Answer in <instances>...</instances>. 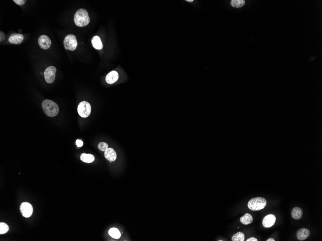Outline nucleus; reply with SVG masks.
<instances>
[{"label":"nucleus","mask_w":322,"mask_h":241,"mask_svg":"<svg viewBox=\"0 0 322 241\" xmlns=\"http://www.w3.org/2000/svg\"><path fill=\"white\" fill-rule=\"evenodd\" d=\"M245 236L244 233L242 232H238L233 236L232 241H244L245 240Z\"/></svg>","instance_id":"aec40b11"},{"label":"nucleus","mask_w":322,"mask_h":241,"mask_svg":"<svg viewBox=\"0 0 322 241\" xmlns=\"http://www.w3.org/2000/svg\"><path fill=\"white\" fill-rule=\"evenodd\" d=\"M310 234L311 232L309 230L305 228H302L298 231L296 236L298 240L303 241L310 236Z\"/></svg>","instance_id":"9b49d317"},{"label":"nucleus","mask_w":322,"mask_h":241,"mask_svg":"<svg viewBox=\"0 0 322 241\" xmlns=\"http://www.w3.org/2000/svg\"><path fill=\"white\" fill-rule=\"evenodd\" d=\"M13 2L19 6H22V5H24L26 2V1L25 0H14Z\"/></svg>","instance_id":"5701e85b"},{"label":"nucleus","mask_w":322,"mask_h":241,"mask_svg":"<svg viewBox=\"0 0 322 241\" xmlns=\"http://www.w3.org/2000/svg\"><path fill=\"white\" fill-rule=\"evenodd\" d=\"M119 78V75L117 72L112 71L106 76V81L109 84L114 83L117 82Z\"/></svg>","instance_id":"ddd939ff"},{"label":"nucleus","mask_w":322,"mask_h":241,"mask_svg":"<svg viewBox=\"0 0 322 241\" xmlns=\"http://www.w3.org/2000/svg\"><path fill=\"white\" fill-rule=\"evenodd\" d=\"M80 159L82 161L86 163H90L95 160V157L94 155L87 154H82L80 155Z\"/></svg>","instance_id":"f3484780"},{"label":"nucleus","mask_w":322,"mask_h":241,"mask_svg":"<svg viewBox=\"0 0 322 241\" xmlns=\"http://www.w3.org/2000/svg\"><path fill=\"white\" fill-rule=\"evenodd\" d=\"M104 155L105 158L108 160L110 162L114 161L117 158L116 153L114 149L111 148H108L107 150L105 151Z\"/></svg>","instance_id":"f8f14e48"},{"label":"nucleus","mask_w":322,"mask_h":241,"mask_svg":"<svg viewBox=\"0 0 322 241\" xmlns=\"http://www.w3.org/2000/svg\"><path fill=\"white\" fill-rule=\"evenodd\" d=\"M276 221V217L273 214H269L264 218L262 221V224L265 228H270L272 227Z\"/></svg>","instance_id":"1a4fd4ad"},{"label":"nucleus","mask_w":322,"mask_h":241,"mask_svg":"<svg viewBox=\"0 0 322 241\" xmlns=\"http://www.w3.org/2000/svg\"><path fill=\"white\" fill-rule=\"evenodd\" d=\"M267 205V201L263 197H255L248 202V208L253 211H258L265 208Z\"/></svg>","instance_id":"7ed1b4c3"},{"label":"nucleus","mask_w":322,"mask_h":241,"mask_svg":"<svg viewBox=\"0 0 322 241\" xmlns=\"http://www.w3.org/2000/svg\"><path fill=\"white\" fill-rule=\"evenodd\" d=\"M23 40L24 36L22 34L13 33L9 37L8 41L12 44H20Z\"/></svg>","instance_id":"9d476101"},{"label":"nucleus","mask_w":322,"mask_h":241,"mask_svg":"<svg viewBox=\"0 0 322 241\" xmlns=\"http://www.w3.org/2000/svg\"><path fill=\"white\" fill-rule=\"evenodd\" d=\"M303 215V211L302 209L299 207H295L292 210L291 212V216L294 219H301Z\"/></svg>","instance_id":"4468645a"},{"label":"nucleus","mask_w":322,"mask_h":241,"mask_svg":"<svg viewBox=\"0 0 322 241\" xmlns=\"http://www.w3.org/2000/svg\"><path fill=\"white\" fill-rule=\"evenodd\" d=\"M109 234L110 236L114 239H119L121 237V233L116 228H113L109 229Z\"/></svg>","instance_id":"a211bd4d"},{"label":"nucleus","mask_w":322,"mask_h":241,"mask_svg":"<svg viewBox=\"0 0 322 241\" xmlns=\"http://www.w3.org/2000/svg\"><path fill=\"white\" fill-rule=\"evenodd\" d=\"M90 19L87 10L80 9L76 11L74 16V22L75 25L79 27L86 26L89 24Z\"/></svg>","instance_id":"f257e3e1"},{"label":"nucleus","mask_w":322,"mask_h":241,"mask_svg":"<svg viewBox=\"0 0 322 241\" xmlns=\"http://www.w3.org/2000/svg\"><path fill=\"white\" fill-rule=\"evenodd\" d=\"M78 113L82 118H87L90 114L91 106L89 102L86 101L80 102L78 106Z\"/></svg>","instance_id":"39448f33"},{"label":"nucleus","mask_w":322,"mask_h":241,"mask_svg":"<svg viewBox=\"0 0 322 241\" xmlns=\"http://www.w3.org/2000/svg\"><path fill=\"white\" fill-rule=\"evenodd\" d=\"M20 210L22 216L25 218H29L32 215L33 207L29 203H22L20 205Z\"/></svg>","instance_id":"0eeeda50"},{"label":"nucleus","mask_w":322,"mask_h":241,"mask_svg":"<svg viewBox=\"0 0 322 241\" xmlns=\"http://www.w3.org/2000/svg\"><path fill=\"white\" fill-rule=\"evenodd\" d=\"M187 2H192L193 1V0H187Z\"/></svg>","instance_id":"cd10ccee"},{"label":"nucleus","mask_w":322,"mask_h":241,"mask_svg":"<svg viewBox=\"0 0 322 241\" xmlns=\"http://www.w3.org/2000/svg\"><path fill=\"white\" fill-rule=\"evenodd\" d=\"M38 44L43 49H48L51 46V41L47 36L45 35H41L38 39Z\"/></svg>","instance_id":"6e6552de"},{"label":"nucleus","mask_w":322,"mask_h":241,"mask_svg":"<svg viewBox=\"0 0 322 241\" xmlns=\"http://www.w3.org/2000/svg\"><path fill=\"white\" fill-rule=\"evenodd\" d=\"M92 44L93 47L97 50H101L102 49L103 44L101 41V38L99 36H95L92 39Z\"/></svg>","instance_id":"2eb2a0df"},{"label":"nucleus","mask_w":322,"mask_h":241,"mask_svg":"<svg viewBox=\"0 0 322 241\" xmlns=\"http://www.w3.org/2000/svg\"><path fill=\"white\" fill-rule=\"evenodd\" d=\"M56 69L54 66H50L45 70L44 72V78L48 83H52L56 78Z\"/></svg>","instance_id":"423d86ee"},{"label":"nucleus","mask_w":322,"mask_h":241,"mask_svg":"<svg viewBox=\"0 0 322 241\" xmlns=\"http://www.w3.org/2000/svg\"><path fill=\"white\" fill-rule=\"evenodd\" d=\"M246 1L244 0H232L231 1V6L235 8H240L243 7Z\"/></svg>","instance_id":"6ab92c4d"},{"label":"nucleus","mask_w":322,"mask_h":241,"mask_svg":"<svg viewBox=\"0 0 322 241\" xmlns=\"http://www.w3.org/2000/svg\"><path fill=\"white\" fill-rule=\"evenodd\" d=\"M98 148L99 150L103 151V152H105L107 149L108 148V145L105 143H100L98 144Z\"/></svg>","instance_id":"4be33fe9"},{"label":"nucleus","mask_w":322,"mask_h":241,"mask_svg":"<svg viewBox=\"0 0 322 241\" xmlns=\"http://www.w3.org/2000/svg\"><path fill=\"white\" fill-rule=\"evenodd\" d=\"M76 145L78 147H82L83 146L84 143H83V141H81V140H76Z\"/></svg>","instance_id":"b1692460"},{"label":"nucleus","mask_w":322,"mask_h":241,"mask_svg":"<svg viewBox=\"0 0 322 241\" xmlns=\"http://www.w3.org/2000/svg\"><path fill=\"white\" fill-rule=\"evenodd\" d=\"M0 34H1V38H0V41H1V42H2V40H3V39H4V38H5V34H4V33H3V32H2V31H1V33H0Z\"/></svg>","instance_id":"393cba45"},{"label":"nucleus","mask_w":322,"mask_h":241,"mask_svg":"<svg viewBox=\"0 0 322 241\" xmlns=\"http://www.w3.org/2000/svg\"><path fill=\"white\" fill-rule=\"evenodd\" d=\"M63 42L66 50L74 51L77 47V41L75 36L73 34H69L65 37Z\"/></svg>","instance_id":"20e7f679"},{"label":"nucleus","mask_w":322,"mask_h":241,"mask_svg":"<svg viewBox=\"0 0 322 241\" xmlns=\"http://www.w3.org/2000/svg\"><path fill=\"white\" fill-rule=\"evenodd\" d=\"M9 230V227L6 224L1 223H0V234L3 235L6 233Z\"/></svg>","instance_id":"412c9836"},{"label":"nucleus","mask_w":322,"mask_h":241,"mask_svg":"<svg viewBox=\"0 0 322 241\" xmlns=\"http://www.w3.org/2000/svg\"><path fill=\"white\" fill-rule=\"evenodd\" d=\"M247 241H258V239L257 238H255V237H251V238H249L246 240Z\"/></svg>","instance_id":"a878e982"},{"label":"nucleus","mask_w":322,"mask_h":241,"mask_svg":"<svg viewBox=\"0 0 322 241\" xmlns=\"http://www.w3.org/2000/svg\"><path fill=\"white\" fill-rule=\"evenodd\" d=\"M42 108L44 113L49 117L56 116L59 112V106L53 101L45 100L42 102Z\"/></svg>","instance_id":"f03ea898"},{"label":"nucleus","mask_w":322,"mask_h":241,"mask_svg":"<svg viewBox=\"0 0 322 241\" xmlns=\"http://www.w3.org/2000/svg\"><path fill=\"white\" fill-rule=\"evenodd\" d=\"M266 241H275V240L274 239H273V238H270V239H268V240H266Z\"/></svg>","instance_id":"bb28decb"},{"label":"nucleus","mask_w":322,"mask_h":241,"mask_svg":"<svg viewBox=\"0 0 322 241\" xmlns=\"http://www.w3.org/2000/svg\"><path fill=\"white\" fill-rule=\"evenodd\" d=\"M253 221V218L251 214L246 213L244 216L241 217L240 221L244 225H248L251 223Z\"/></svg>","instance_id":"dca6fc26"}]
</instances>
